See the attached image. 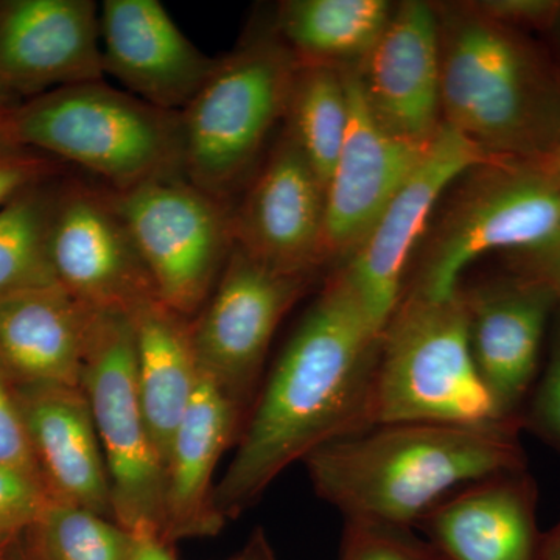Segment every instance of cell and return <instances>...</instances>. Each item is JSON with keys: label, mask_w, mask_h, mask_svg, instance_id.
Wrapping results in <instances>:
<instances>
[{"label": "cell", "mask_w": 560, "mask_h": 560, "mask_svg": "<svg viewBox=\"0 0 560 560\" xmlns=\"http://www.w3.org/2000/svg\"><path fill=\"white\" fill-rule=\"evenodd\" d=\"M381 331L340 272L327 278L261 383L213 504L235 521L324 444L370 429Z\"/></svg>", "instance_id": "obj_1"}, {"label": "cell", "mask_w": 560, "mask_h": 560, "mask_svg": "<svg viewBox=\"0 0 560 560\" xmlns=\"http://www.w3.org/2000/svg\"><path fill=\"white\" fill-rule=\"evenodd\" d=\"M517 425L389 423L324 444L302 463L348 522L416 528L456 490L525 469Z\"/></svg>", "instance_id": "obj_2"}, {"label": "cell", "mask_w": 560, "mask_h": 560, "mask_svg": "<svg viewBox=\"0 0 560 560\" xmlns=\"http://www.w3.org/2000/svg\"><path fill=\"white\" fill-rule=\"evenodd\" d=\"M440 25L442 121L488 160L544 161L560 132V86L536 50L471 7Z\"/></svg>", "instance_id": "obj_3"}, {"label": "cell", "mask_w": 560, "mask_h": 560, "mask_svg": "<svg viewBox=\"0 0 560 560\" xmlns=\"http://www.w3.org/2000/svg\"><path fill=\"white\" fill-rule=\"evenodd\" d=\"M3 131L20 145L79 165L113 191L184 176L180 113L156 108L103 80L20 103Z\"/></svg>", "instance_id": "obj_4"}, {"label": "cell", "mask_w": 560, "mask_h": 560, "mask_svg": "<svg viewBox=\"0 0 560 560\" xmlns=\"http://www.w3.org/2000/svg\"><path fill=\"white\" fill-rule=\"evenodd\" d=\"M411 422L521 427L478 372L460 289L447 300L404 294L382 331L370 429Z\"/></svg>", "instance_id": "obj_5"}, {"label": "cell", "mask_w": 560, "mask_h": 560, "mask_svg": "<svg viewBox=\"0 0 560 560\" xmlns=\"http://www.w3.org/2000/svg\"><path fill=\"white\" fill-rule=\"evenodd\" d=\"M296 66L276 35L217 58L200 91L180 110L183 172L191 184L228 205L285 116Z\"/></svg>", "instance_id": "obj_6"}, {"label": "cell", "mask_w": 560, "mask_h": 560, "mask_svg": "<svg viewBox=\"0 0 560 560\" xmlns=\"http://www.w3.org/2000/svg\"><path fill=\"white\" fill-rule=\"evenodd\" d=\"M405 294L447 300L460 276L495 250L528 254L560 228V180L541 161H488L464 175Z\"/></svg>", "instance_id": "obj_7"}, {"label": "cell", "mask_w": 560, "mask_h": 560, "mask_svg": "<svg viewBox=\"0 0 560 560\" xmlns=\"http://www.w3.org/2000/svg\"><path fill=\"white\" fill-rule=\"evenodd\" d=\"M81 389L108 467L114 521L164 540L165 470L140 404L130 316L94 312Z\"/></svg>", "instance_id": "obj_8"}, {"label": "cell", "mask_w": 560, "mask_h": 560, "mask_svg": "<svg viewBox=\"0 0 560 560\" xmlns=\"http://www.w3.org/2000/svg\"><path fill=\"white\" fill-rule=\"evenodd\" d=\"M113 194L158 298L172 311L194 318L234 249L230 206L198 189L186 176L149 180Z\"/></svg>", "instance_id": "obj_9"}, {"label": "cell", "mask_w": 560, "mask_h": 560, "mask_svg": "<svg viewBox=\"0 0 560 560\" xmlns=\"http://www.w3.org/2000/svg\"><path fill=\"white\" fill-rule=\"evenodd\" d=\"M312 282L313 276L272 270L235 243L215 289L190 319L202 374L245 419L259 393L272 338Z\"/></svg>", "instance_id": "obj_10"}, {"label": "cell", "mask_w": 560, "mask_h": 560, "mask_svg": "<svg viewBox=\"0 0 560 560\" xmlns=\"http://www.w3.org/2000/svg\"><path fill=\"white\" fill-rule=\"evenodd\" d=\"M49 248L58 283L91 311L131 316L160 301L113 190L103 184L58 183Z\"/></svg>", "instance_id": "obj_11"}, {"label": "cell", "mask_w": 560, "mask_h": 560, "mask_svg": "<svg viewBox=\"0 0 560 560\" xmlns=\"http://www.w3.org/2000/svg\"><path fill=\"white\" fill-rule=\"evenodd\" d=\"M488 160L447 124L431 140L425 156L383 210L370 235L337 268L372 326L386 324L407 289L408 264L442 195Z\"/></svg>", "instance_id": "obj_12"}, {"label": "cell", "mask_w": 560, "mask_h": 560, "mask_svg": "<svg viewBox=\"0 0 560 560\" xmlns=\"http://www.w3.org/2000/svg\"><path fill=\"white\" fill-rule=\"evenodd\" d=\"M345 69L350 102L348 132L326 187L324 261L346 260L418 168L429 145H418L386 130L372 113L359 73Z\"/></svg>", "instance_id": "obj_13"}, {"label": "cell", "mask_w": 560, "mask_h": 560, "mask_svg": "<svg viewBox=\"0 0 560 560\" xmlns=\"http://www.w3.org/2000/svg\"><path fill=\"white\" fill-rule=\"evenodd\" d=\"M235 243L272 270L315 276L324 261L326 186L300 147L280 136L232 210Z\"/></svg>", "instance_id": "obj_14"}, {"label": "cell", "mask_w": 560, "mask_h": 560, "mask_svg": "<svg viewBox=\"0 0 560 560\" xmlns=\"http://www.w3.org/2000/svg\"><path fill=\"white\" fill-rule=\"evenodd\" d=\"M103 77L97 3L0 0V84L18 97Z\"/></svg>", "instance_id": "obj_15"}, {"label": "cell", "mask_w": 560, "mask_h": 560, "mask_svg": "<svg viewBox=\"0 0 560 560\" xmlns=\"http://www.w3.org/2000/svg\"><path fill=\"white\" fill-rule=\"evenodd\" d=\"M360 68L364 98L383 127L408 142L429 145L444 124L436 10L420 0L394 7Z\"/></svg>", "instance_id": "obj_16"}, {"label": "cell", "mask_w": 560, "mask_h": 560, "mask_svg": "<svg viewBox=\"0 0 560 560\" xmlns=\"http://www.w3.org/2000/svg\"><path fill=\"white\" fill-rule=\"evenodd\" d=\"M101 36L105 73L156 108L180 113L215 68L158 0H105Z\"/></svg>", "instance_id": "obj_17"}, {"label": "cell", "mask_w": 560, "mask_h": 560, "mask_svg": "<svg viewBox=\"0 0 560 560\" xmlns=\"http://www.w3.org/2000/svg\"><path fill=\"white\" fill-rule=\"evenodd\" d=\"M460 291L482 382L504 415L521 422L523 401L539 371L545 334L560 302L551 290L525 276Z\"/></svg>", "instance_id": "obj_18"}, {"label": "cell", "mask_w": 560, "mask_h": 560, "mask_svg": "<svg viewBox=\"0 0 560 560\" xmlns=\"http://www.w3.org/2000/svg\"><path fill=\"white\" fill-rule=\"evenodd\" d=\"M537 490L525 469L456 490L416 528L442 560H540Z\"/></svg>", "instance_id": "obj_19"}, {"label": "cell", "mask_w": 560, "mask_h": 560, "mask_svg": "<svg viewBox=\"0 0 560 560\" xmlns=\"http://www.w3.org/2000/svg\"><path fill=\"white\" fill-rule=\"evenodd\" d=\"M14 396L51 499L114 521L108 467L81 386L18 389Z\"/></svg>", "instance_id": "obj_20"}, {"label": "cell", "mask_w": 560, "mask_h": 560, "mask_svg": "<svg viewBox=\"0 0 560 560\" xmlns=\"http://www.w3.org/2000/svg\"><path fill=\"white\" fill-rule=\"evenodd\" d=\"M243 422L234 401L201 372L165 463V544L217 536L226 525L213 504V475L224 451L238 440Z\"/></svg>", "instance_id": "obj_21"}, {"label": "cell", "mask_w": 560, "mask_h": 560, "mask_svg": "<svg viewBox=\"0 0 560 560\" xmlns=\"http://www.w3.org/2000/svg\"><path fill=\"white\" fill-rule=\"evenodd\" d=\"M94 311L61 285L0 300V370L18 389L80 388Z\"/></svg>", "instance_id": "obj_22"}, {"label": "cell", "mask_w": 560, "mask_h": 560, "mask_svg": "<svg viewBox=\"0 0 560 560\" xmlns=\"http://www.w3.org/2000/svg\"><path fill=\"white\" fill-rule=\"evenodd\" d=\"M130 318L140 404L165 470L173 438L201 381L190 319L161 301L147 304Z\"/></svg>", "instance_id": "obj_23"}, {"label": "cell", "mask_w": 560, "mask_h": 560, "mask_svg": "<svg viewBox=\"0 0 560 560\" xmlns=\"http://www.w3.org/2000/svg\"><path fill=\"white\" fill-rule=\"evenodd\" d=\"M393 11L385 0H289L280 3L276 36L300 62L348 68L368 57Z\"/></svg>", "instance_id": "obj_24"}, {"label": "cell", "mask_w": 560, "mask_h": 560, "mask_svg": "<svg viewBox=\"0 0 560 560\" xmlns=\"http://www.w3.org/2000/svg\"><path fill=\"white\" fill-rule=\"evenodd\" d=\"M349 117L345 69L298 61L283 116L285 132L326 187L348 132Z\"/></svg>", "instance_id": "obj_25"}, {"label": "cell", "mask_w": 560, "mask_h": 560, "mask_svg": "<svg viewBox=\"0 0 560 560\" xmlns=\"http://www.w3.org/2000/svg\"><path fill=\"white\" fill-rule=\"evenodd\" d=\"M58 179L18 195L0 208V300L60 285L49 234Z\"/></svg>", "instance_id": "obj_26"}, {"label": "cell", "mask_w": 560, "mask_h": 560, "mask_svg": "<svg viewBox=\"0 0 560 560\" xmlns=\"http://www.w3.org/2000/svg\"><path fill=\"white\" fill-rule=\"evenodd\" d=\"M33 528L43 560H131L132 534L75 504L50 499Z\"/></svg>", "instance_id": "obj_27"}, {"label": "cell", "mask_w": 560, "mask_h": 560, "mask_svg": "<svg viewBox=\"0 0 560 560\" xmlns=\"http://www.w3.org/2000/svg\"><path fill=\"white\" fill-rule=\"evenodd\" d=\"M340 560H442L429 541L410 528L346 522Z\"/></svg>", "instance_id": "obj_28"}, {"label": "cell", "mask_w": 560, "mask_h": 560, "mask_svg": "<svg viewBox=\"0 0 560 560\" xmlns=\"http://www.w3.org/2000/svg\"><path fill=\"white\" fill-rule=\"evenodd\" d=\"M552 319L547 364L530 389L528 411L521 423L560 452V304Z\"/></svg>", "instance_id": "obj_29"}, {"label": "cell", "mask_w": 560, "mask_h": 560, "mask_svg": "<svg viewBox=\"0 0 560 560\" xmlns=\"http://www.w3.org/2000/svg\"><path fill=\"white\" fill-rule=\"evenodd\" d=\"M62 162L20 145L0 130V208L18 195L43 186L62 175Z\"/></svg>", "instance_id": "obj_30"}, {"label": "cell", "mask_w": 560, "mask_h": 560, "mask_svg": "<svg viewBox=\"0 0 560 560\" xmlns=\"http://www.w3.org/2000/svg\"><path fill=\"white\" fill-rule=\"evenodd\" d=\"M50 499L43 482L0 464V536L35 525Z\"/></svg>", "instance_id": "obj_31"}, {"label": "cell", "mask_w": 560, "mask_h": 560, "mask_svg": "<svg viewBox=\"0 0 560 560\" xmlns=\"http://www.w3.org/2000/svg\"><path fill=\"white\" fill-rule=\"evenodd\" d=\"M0 464L24 471L43 482L27 431H25L24 420H22L20 405L2 370H0Z\"/></svg>", "instance_id": "obj_32"}, {"label": "cell", "mask_w": 560, "mask_h": 560, "mask_svg": "<svg viewBox=\"0 0 560 560\" xmlns=\"http://www.w3.org/2000/svg\"><path fill=\"white\" fill-rule=\"evenodd\" d=\"M470 7L481 16L510 28L556 24L560 14V2L555 0H482Z\"/></svg>", "instance_id": "obj_33"}, {"label": "cell", "mask_w": 560, "mask_h": 560, "mask_svg": "<svg viewBox=\"0 0 560 560\" xmlns=\"http://www.w3.org/2000/svg\"><path fill=\"white\" fill-rule=\"evenodd\" d=\"M522 256V276L547 287L560 302V228L541 248Z\"/></svg>", "instance_id": "obj_34"}, {"label": "cell", "mask_w": 560, "mask_h": 560, "mask_svg": "<svg viewBox=\"0 0 560 560\" xmlns=\"http://www.w3.org/2000/svg\"><path fill=\"white\" fill-rule=\"evenodd\" d=\"M172 545L149 533L132 534L131 560H176Z\"/></svg>", "instance_id": "obj_35"}, {"label": "cell", "mask_w": 560, "mask_h": 560, "mask_svg": "<svg viewBox=\"0 0 560 560\" xmlns=\"http://www.w3.org/2000/svg\"><path fill=\"white\" fill-rule=\"evenodd\" d=\"M232 560H276V558L275 552L271 550L270 541H268L264 530L257 529L256 533L250 536L245 548Z\"/></svg>", "instance_id": "obj_36"}, {"label": "cell", "mask_w": 560, "mask_h": 560, "mask_svg": "<svg viewBox=\"0 0 560 560\" xmlns=\"http://www.w3.org/2000/svg\"><path fill=\"white\" fill-rule=\"evenodd\" d=\"M540 560H560V521L541 537Z\"/></svg>", "instance_id": "obj_37"}, {"label": "cell", "mask_w": 560, "mask_h": 560, "mask_svg": "<svg viewBox=\"0 0 560 560\" xmlns=\"http://www.w3.org/2000/svg\"><path fill=\"white\" fill-rule=\"evenodd\" d=\"M20 98L21 97H18L9 88L0 84V130L5 127V121L9 119L11 110L20 105Z\"/></svg>", "instance_id": "obj_38"}, {"label": "cell", "mask_w": 560, "mask_h": 560, "mask_svg": "<svg viewBox=\"0 0 560 560\" xmlns=\"http://www.w3.org/2000/svg\"><path fill=\"white\" fill-rule=\"evenodd\" d=\"M541 162H544L545 167L560 180V132L550 153H548V156Z\"/></svg>", "instance_id": "obj_39"}, {"label": "cell", "mask_w": 560, "mask_h": 560, "mask_svg": "<svg viewBox=\"0 0 560 560\" xmlns=\"http://www.w3.org/2000/svg\"><path fill=\"white\" fill-rule=\"evenodd\" d=\"M556 24H559V25H560V14H559V20H558V22H556Z\"/></svg>", "instance_id": "obj_40"}]
</instances>
